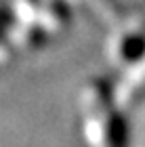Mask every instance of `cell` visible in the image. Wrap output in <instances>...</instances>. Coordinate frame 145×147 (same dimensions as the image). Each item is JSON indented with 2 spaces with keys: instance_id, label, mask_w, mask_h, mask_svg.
I'll use <instances>...</instances> for the list:
<instances>
[{
  "instance_id": "obj_2",
  "label": "cell",
  "mask_w": 145,
  "mask_h": 147,
  "mask_svg": "<svg viewBox=\"0 0 145 147\" xmlns=\"http://www.w3.org/2000/svg\"><path fill=\"white\" fill-rule=\"evenodd\" d=\"M145 53V15L120 19L107 38V59L114 67H126Z\"/></svg>"
},
{
  "instance_id": "obj_3",
  "label": "cell",
  "mask_w": 145,
  "mask_h": 147,
  "mask_svg": "<svg viewBox=\"0 0 145 147\" xmlns=\"http://www.w3.org/2000/svg\"><path fill=\"white\" fill-rule=\"evenodd\" d=\"M114 99L122 109H130L145 99V53L124 67L118 84L114 86Z\"/></svg>"
},
{
  "instance_id": "obj_1",
  "label": "cell",
  "mask_w": 145,
  "mask_h": 147,
  "mask_svg": "<svg viewBox=\"0 0 145 147\" xmlns=\"http://www.w3.org/2000/svg\"><path fill=\"white\" fill-rule=\"evenodd\" d=\"M84 135L90 147H128V126L114 88L103 80H90L80 95Z\"/></svg>"
},
{
  "instance_id": "obj_4",
  "label": "cell",
  "mask_w": 145,
  "mask_h": 147,
  "mask_svg": "<svg viewBox=\"0 0 145 147\" xmlns=\"http://www.w3.org/2000/svg\"><path fill=\"white\" fill-rule=\"evenodd\" d=\"M9 25H11V13H6L4 9H0V42L4 40V36L9 34Z\"/></svg>"
}]
</instances>
